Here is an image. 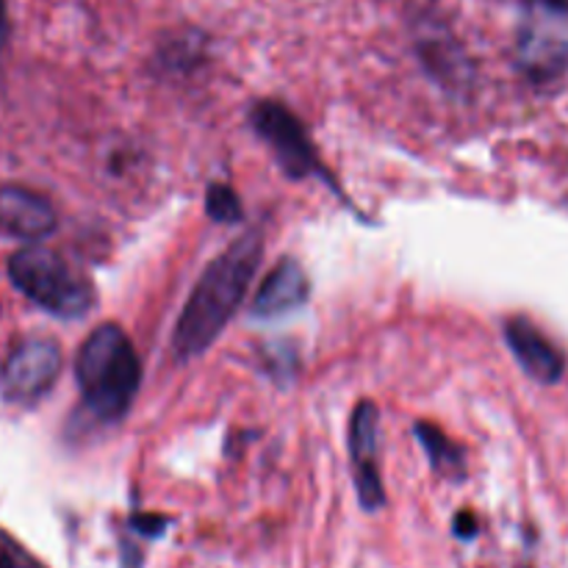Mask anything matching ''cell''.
Wrapping results in <instances>:
<instances>
[{"label":"cell","mask_w":568,"mask_h":568,"mask_svg":"<svg viewBox=\"0 0 568 568\" xmlns=\"http://www.w3.org/2000/svg\"><path fill=\"white\" fill-rule=\"evenodd\" d=\"M538 3L549 6V9H558V11H568V0H538Z\"/></svg>","instance_id":"cell-16"},{"label":"cell","mask_w":568,"mask_h":568,"mask_svg":"<svg viewBox=\"0 0 568 568\" xmlns=\"http://www.w3.org/2000/svg\"><path fill=\"white\" fill-rule=\"evenodd\" d=\"M455 532H458L460 538H471L477 532V521L471 514H458V519H455Z\"/></svg>","instance_id":"cell-14"},{"label":"cell","mask_w":568,"mask_h":568,"mask_svg":"<svg viewBox=\"0 0 568 568\" xmlns=\"http://www.w3.org/2000/svg\"><path fill=\"white\" fill-rule=\"evenodd\" d=\"M261 255H264V242L258 233H247L233 242L220 258L211 261L178 320V331L172 336V349L178 358L189 361L203 355L225 331L253 283Z\"/></svg>","instance_id":"cell-1"},{"label":"cell","mask_w":568,"mask_h":568,"mask_svg":"<svg viewBox=\"0 0 568 568\" xmlns=\"http://www.w3.org/2000/svg\"><path fill=\"white\" fill-rule=\"evenodd\" d=\"M505 338H508L510 349H514L516 361L521 364V369L538 383H558L564 375V355L549 344V338L538 331L532 322L510 320L505 325Z\"/></svg>","instance_id":"cell-8"},{"label":"cell","mask_w":568,"mask_h":568,"mask_svg":"<svg viewBox=\"0 0 568 568\" xmlns=\"http://www.w3.org/2000/svg\"><path fill=\"white\" fill-rule=\"evenodd\" d=\"M61 349L53 338L28 336L11 347L0 369V394L17 405L37 403L61 372Z\"/></svg>","instance_id":"cell-4"},{"label":"cell","mask_w":568,"mask_h":568,"mask_svg":"<svg viewBox=\"0 0 568 568\" xmlns=\"http://www.w3.org/2000/svg\"><path fill=\"white\" fill-rule=\"evenodd\" d=\"M83 403L98 419L120 422L131 410L142 383V364L120 325L94 327L75 358Z\"/></svg>","instance_id":"cell-2"},{"label":"cell","mask_w":568,"mask_h":568,"mask_svg":"<svg viewBox=\"0 0 568 568\" xmlns=\"http://www.w3.org/2000/svg\"><path fill=\"white\" fill-rule=\"evenodd\" d=\"M0 568H44L28 552L22 544H17L9 532L0 530Z\"/></svg>","instance_id":"cell-12"},{"label":"cell","mask_w":568,"mask_h":568,"mask_svg":"<svg viewBox=\"0 0 568 568\" xmlns=\"http://www.w3.org/2000/svg\"><path fill=\"white\" fill-rule=\"evenodd\" d=\"M59 220L42 194L26 186H0V227L17 239H44Z\"/></svg>","instance_id":"cell-7"},{"label":"cell","mask_w":568,"mask_h":568,"mask_svg":"<svg viewBox=\"0 0 568 568\" xmlns=\"http://www.w3.org/2000/svg\"><path fill=\"white\" fill-rule=\"evenodd\" d=\"M416 436H419L422 447H425L427 455H430L438 475L444 477L464 475V453H460L458 444L449 442L436 425H430V422H419V425H416Z\"/></svg>","instance_id":"cell-10"},{"label":"cell","mask_w":568,"mask_h":568,"mask_svg":"<svg viewBox=\"0 0 568 568\" xmlns=\"http://www.w3.org/2000/svg\"><path fill=\"white\" fill-rule=\"evenodd\" d=\"M205 211L211 220L216 222H236L242 220V203H239L236 192L222 183H211L209 194H205Z\"/></svg>","instance_id":"cell-11"},{"label":"cell","mask_w":568,"mask_h":568,"mask_svg":"<svg viewBox=\"0 0 568 568\" xmlns=\"http://www.w3.org/2000/svg\"><path fill=\"white\" fill-rule=\"evenodd\" d=\"M253 128L275 150L277 161H281L283 172L288 178H305L322 172V164L314 153V144L308 142L303 122L286 105L272 103V100L258 103L253 109Z\"/></svg>","instance_id":"cell-5"},{"label":"cell","mask_w":568,"mask_h":568,"mask_svg":"<svg viewBox=\"0 0 568 568\" xmlns=\"http://www.w3.org/2000/svg\"><path fill=\"white\" fill-rule=\"evenodd\" d=\"M311 286L308 277H305L303 266L297 261L286 258L264 277L258 294L253 300V316L261 320H277V316H286L292 311H297L300 305H305L308 300Z\"/></svg>","instance_id":"cell-9"},{"label":"cell","mask_w":568,"mask_h":568,"mask_svg":"<svg viewBox=\"0 0 568 568\" xmlns=\"http://www.w3.org/2000/svg\"><path fill=\"white\" fill-rule=\"evenodd\" d=\"M377 427H381L377 405L369 399L358 403L349 425V458H353L355 488L366 510H377L386 503L381 469H377Z\"/></svg>","instance_id":"cell-6"},{"label":"cell","mask_w":568,"mask_h":568,"mask_svg":"<svg viewBox=\"0 0 568 568\" xmlns=\"http://www.w3.org/2000/svg\"><path fill=\"white\" fill-rule=\"evenodd\" d=\"M131 525L136 527L142 536H161L166 527V519L164 516H133Z\"/></svg>","instance_id":"cell-13"},{"label":"cell","mask_w":568,"mask_h":568,"mask_svg":"<svg viewBox=\"0 0 568 568\" xmlns=\"http://www.w3.org/2000/svg\"><path fill=\"white\" fill-rule=\"evenodd\" d=\"M9 277L28 300L61 320H81L94 305L92 283L48 247L17 250L9 261Z\"/></svg>","instance_id":"cell-3"},{"label":"cell","mask_w":568,"mask_h":568,"mask_svg":"<svg viewBox=\"0 0 568 568\" xmlns=\"http://www.w3.org/2000/svg\"><path fill=\"white\" fill-rule=\"evenodd\" d=\"M6 37H9V20H6V6L0 0V48L6 44Z\"/></svg>","instance_id":"cell-15"}]
</instances>
